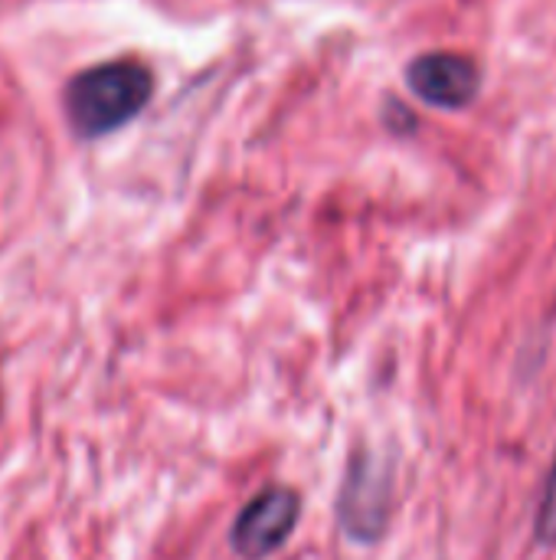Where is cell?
<instances>
[{"label": "cell", "mask_w": 556, "mask_h": 560, "mask_svg": "<svg viewBox=\"0 0 556 560\" xmlns=\"http://www.w3.org/2000/svg\"><path fill=\"white\" fill-rule=\"evenodd\" d=\"M154 95V75L138 59H108L66 82L62 108L75 138H105L134 121Z\"/></svg>", "instance_id": "obj_1"}, {"label": "cell", "mask_w": 556, "mask_h": 560, "mask_svg": "<svg viewBox=\"0 0 556 560\" xmlns=\"http://www.w3.org/2000/svg\"><path fill=\"white\" fill-rule=\"evenodd\" d=\"M390 502H393L390 469L380 459L357 453L344 472V486L338 499V515L347 538L377 541L390 525Z\"/></svg>", "instance_id": "obj_2"}, {"label": "cell", "mask_w": 556, "mask_h": 560, "mask_svg": "<svg viewBox=\"0 0 556 560\" xmlns=\"http://www.w3.org/2000/svg\"><path fill=\"white\" fill-rule=\"evenodd\" d=\"M301 515V499L298 492L285 486H272L259 492L233 522L229 545L242 560H262L275 555L295 532Z\"/></svg>", "instance_id": "obj_3"}, {"label": "cell", "mask_w": 556, "mask_h": 560, "mask_svg": "<svg viewBox=\"0 0 556 560\" xmlns=\"http://www.w3.org/2000/svg\"><path fill=\"white\" fill-rule=\"evenodd\" d=\"M410 89L436 108H465L478 95V69L459 52H426L406 69Z\"/></svg>", "instance_id": "obj_4"}, {"label": "cell", "mask_w": 556, "mask_h": 560, "mask_svg": "<svg viewBox=\"0 0 556 560\" xmlns=\"http://www.w3.org/2000/svg\"><path fill=\"white\" fill-rule=\"evenodd\" d=\"M534 538L541 545H547V548L556 545V456L554 466H551V476H547V486H544V495H541V505H537Z\"/></svg>", "instance_id": "obj_5"}]
</instances>
